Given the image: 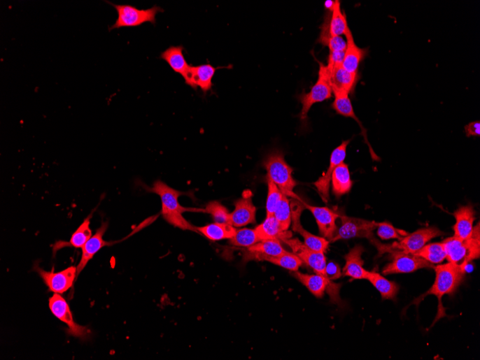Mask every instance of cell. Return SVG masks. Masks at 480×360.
Wrapping results in <instances>:
<instances>
[{
	"instance_id": "1",
	"label": "cell",
	"mask_w": 480,
	"mask_h": 360,
	"mask_svg": "<svg viewBox=\"0 0 480 360\" xmlns=\"http://www.w3.org/2000/svg\"><path fill=\"white\" fill-rule=\"evenodd\" d=\"M148 192L154 193L161 197L162 203V215L164 219L175 227L183 230L198 231L197 227L186 220L183 213L186 212L204 213V210L191 209L182 207L178 202V197L183 193L175 190L162 181H157L153 186L146 187Z\"/></svg>"
},
{
	"instance_id": "2",
	"label": "cell",
	"mask_w": 480,
	"mask_h": 360,
	"mask_svg": "<svg viewBox=\"0 0 480 360\" xmlns=\"http://www.w3.org/2000/svg\"><path fill=\"white\" fill-rule=\"evenodd\" d=\"M434 268L436 272L435 284L423 296L435 295L439 299L438 314L435 320V324L440 319L446 317V308L442 303L443 296L456 291L464 280L465 271L460 266L451 263L439 265L435 266Z\"/></svg>"
},
{
	"instance_id": "3",
	"label": "cell",
	"mask_w": 480,
	"mask_h": 360,
	"mask_svg": "<svg viewBox=\"0 0 480 360\" xmlns=\"http://www.w3.org/2000/svg\"><path fill=\"white\" fill-rule=\"evenodd\" d=\"M449 263L456 264L465 271L467 265L478 259L480 256L479 222L473 229V233L468 240L451 237L442 242Z\"/></svg>"
},
{
	"instance_id": "4",
	"label": "cell",
	"mask_w": 480,
	"mask_h": 360,
	"mask_svg": "<svg viewBox=\"0 0 480 360\" xmlns=\"http://www.w3.org/2000/svg\"><path fill=\"white\" fill-rule=\"evenodd\" d=\"M263 166L268 172V178L277 185L284 195L292 199L302 201L293 192L297 182L292 178V168L286 163L281 151L270 153L264 159Z\"/></svg>"
},
{
	"instance_id": "5",
	"label": "cell",
	"mask_w": 480,
	"mask_h": 360,
	"mask_svg": "<svg viewBox=\"0 0 480 360\" xmlns=\"http://www.w3.org/2000/svg\"><path fill=\"white\" fill-rule=\"evenodd\" d=\"M443 231L437 227H428L419 229L411 234H409L402 240L395 242L392 245H383L376 238L370 241L379 252V255L384 253H393L395 252H403L414 254L421 250L430 240L437 237L444 236Z\"/></svg>"
},
{
	"instance_id": "6",
	"label": "cell",
	"mask_w": 480,
	"mask_h": 360,
	"mask_svg": "<svg viewBox=\"0 0 480 360\" xmlns=\"http://www.w3.org/2000/svg\"><path fill=\"white\" fill-rule=\"evenodd\" d=\"M108 3L114 7L118 15L115 24L109 29L110 31L122 28L139 27L146 22L155 24L157 13L164 12L157 6L149 9L140 10L132 6Z\"/></svg>"
},
{
	"instance_id": "7",
	"label": "cell",
	"mask_w": 480,
	"mask_h": 360,
	"mask_svg": "<svg viewBox=\"0 0 480 360\" xmlns=\"http://www.w3.org/2000/svg\"><path fill=\"white\" fill-rule=\"evenodd\" d=\"M318 77L316 83L311 91L299 96L302 104L300 119L304 122L307 119L308 113L316 103L323 102L332 96V90L330 85L327 66L319 63Z\"/></svg>"
},
{
	"instance_id": "8",
	"label": "cell",
	"mask_w": 480,
	"mask_h": 360,
	"mask_svg": "<svg viewBox=\"0 0 480 360\" xmlns=\"http://www.w3.org/2000/svg\"><path fill=\"white\" fill-rule=\"evenodd\" d=\"M292 275L316 297L323 298L327 291L332 303L339 305L342 304V301L339 297L341 285L334 284L332 280L316 273L315 275L305 274L298 271L293 272Z\"/></svg>"
},
{
	"instance_id": "9",
	"label": "cell",
	"mask_w": 480,
	"mask_h": 360,
	"mask_svg": "<svg viewBox=\"0 0 480 360\" xmlns=\"http://www.w3.org/2000/svg\"><path fill=\"white\" fill-rule=\"evenodd\" d=\"M339 217L341 220V224L337 229L335 236L331 240L332 243L355 238H363L371 240L375 238L373 236V231L378 228V222L344 215Z\"/></svg>"
},
{
	"instance_id": "10",
	"label": "cell",
	"mask_w": 480,
	"mask_h": 360,
	"mask_svg": "<svg viewBox=\"0 0 480 360\" xmlns=\"http://www.w3.org/2000/svg\"><path fill=\"white\" fill-rule=\"evenodd\" d=\"M49 308L53 315L68 326L69 336L83 340L89 337L90 329L75 322L68 303L59 294L49 298Z\"/></svg>"
},
{
	"instance_id": "11",
	"label": "cell",
	"mask_w": 480,
	"mask_h": 360,
	"mask_svg": "<svg viewBox=\"0 0 480 360\" xmlns=\"http://www.w3.org/2000/svg\"><path fill=\"white\" fill-rule=\"evenodd\" d=\"M303 201L295 199L291 206L292 229L304 240V245L316 252L325 253L329 247L330 241L325 238L318 237L309 233L301 224V215L304 209Z\"/></svg>"
},
{
	"instance_id": "12",
	"label": "cell",
	"mask_w": 480,
	"mask_h": 360,
	"mask_svg": "<svg viewBox=\"0 0 480 360\" xmlns=\"http://www.w3.org/2000/svg\"><path fill=\"white\" fill-rule=\"evenodd\" d=\"M283 243L289 246L293 253L297 254L303 263L310 267L316 274L329 279L326 273L327 259L324 252L309 249L299 239L290 238L285 240Z\"/></svg>"
},
{
	"instance_id": "13",
	"label": "cell",
	"mask_w": 480,
	"mask_h": 360,
	"mask_svg": "<svg viewBox=\"0 0 480 360\" xmlns=\"http://www.w3.org/2000/svg\"><path fill=\"white\" fill-rule=\"evenodd\" d=\"M392 262L386 265L383 270L384 275L396 273H410L419 269L433 268L435 266L413 254L403 252H395L390 254Z\"/></svg>"
},
{
	"instance_id": "14",
	"label": "cell",
	"mask_w": 480,
	"mask_h": 360,
	"mask_svg": "<svg viewBox=\"0 0 480 360\" xmlns=\"http://www.w3.org/2000/svg\"><path fill=\"white\" fill-rule=\"evenodd\" d=\"M34 271L43 279L50 291L59 294L66 292L72 287L77 274V268L74 266H71L59 273H55L45 271L39 266H35Z\"/></svg>"
},
{
	"instance_id": "15",
	"label": "cell",
	"mask_w": 480,
	"mask_h": 360,
	"mask_svg": "<svg viewBox=\"0 0 480 360\" xmlns=\"http://www.w3.org/2000/svg\"><path fill=\"white\" fill-rule=\"evenodd\" d=\"M351 143V140L345 141L335 148L331 154L330 166L327 172L320 177L314 183V186L318 190L323 200L327 203L330 200V189L332 181V176L334 169L345 160L346 155V148Z\"/></svg>"
},
{
	"instance_id": "16",
	"label": "cell",
	"mask_w": 480,
	"mask_h": 360,
	"mask_svg": "<svg viewBox=\"0 0 480 360\" xmlns=\"http://www.w3.org/2000/svg\"><path fill=\"white\" fill-rule=\"evenodd\" d=\"M252 196L250 191H246L243 197L235 201L234 210L230 215V224L241 227L255 222L257 210Z\"/></svg>"
},
{
	"instance_id": "17",
	"label": "cell",
	"mask_w": 480,
	"mask_h": 360,
	"mask_svg": "<svg viewBox=\"0 0 480 360\" xmlns=\"http://www.w3.org/2000/svg\"><path fill=\"white\" fill-rule=\"evenodd\" d=\"M330 87L333 94L346 93L350 94L354 89L358 80V73L345 70L342 64L327 65Z\"/></svg>"
},
{
	"instance_id": "18",
	"label": "cell",
	"mask_w": 480,
	"mask_h": 360,
	"mask_svg": "<svg viewBox=\"0 0 480 360\" xmlns=\"http://www.w3.org/2000/svg\"><path fill=\"white\" fill-rule=\"evenodd\" d=\"M304 207L309 210L314 217L320 233L330 242L337 231L336 220L340 217L339 214L328 208H318L302 201Z\"/></svg>"
},
{
	"instance_id": "19",
	"label": "cell",
	"mask_w": 480,
	"mask_h": 360,
	"mask_svg": "<svg viewBox=\"0 0 480 360\" xmlns=\"http://www.w3.org/2000/svg\"><path fill=\"white\" fill-rule=\"evenodd\" d=\"M285 251L278 240H262L243 250V261H266L269 258L281 255Z\"/></svg>"
},
{
	"instance_id": "20",
	"label": "cell",
	"mask_w": 480,
	"mask_h": 360,
	"mask_svg": "<svg viewBox=\"0 0 480 360\" xmlns=\"http://www.w3.org/2000/svg\"><path fill=\"white\" fill-rule=\"evenodd\" d=\"M109 223L103 222L96 233L85 245L83 249V256L77 268L76 279L79 274L85 268L94 256L104 247L110 245V243L104 240L103 237L108 228Z\"/></svg>"
},
{
	"instance_id": "21",
	"label": "cell",
	"mask_w": 480,
	"mask_h": 360,
	"mask_svg": "<svg viewBox=\"0 0 480 360\" xmlns=\"http://www.w3.org/2000/svg\"><path fill=\"white\" fill-rule=\"evenodd\" d=\"M225 67H214L210 64H202L197 66H191L189 80L185 82L195 90L199 87L202 91L206 94L211 91L213 87L212 80L217 70Z\"/></svg>"
},
{
	"instance_id": "22",
	"label": "cell",
	"mask_w": 480,
	"mask_h": 360,
	"mask_svg": "<svg viewBox=\"0 0 480 360\" xmlns=\"http://www.w3.org/2000/svg\"><path fill=\"white\" fill-rule=\"evenodd\" d=\"M475 215L476 213L471 205L463 206L453 214L456 219V224L453 226L455 237L463 240L472 237Z\"/></svg>"
},
{
	"instance_id": "23",
	"label": "cell",
	"mask_w": 480,
	"mask_h": 360,
	"mask_svg": "<svg viewBox=\"0 0 480 360\" xmlns=\"http://www.w3.org/2000/svg\"><path fill=\"white\" fill-rule=\"evenodd\" d=\"M365 249L362 246L357 245L345 255L346 264L342 270L343 275L355 280H367L369 271L363 267L364 261L362 259V255Z\"/></svg>"
},
{
	"instance_id": "24",
	"label": "cell",
	"mask_w": 480,
	"mask_h": 360,
	"mask_svg": "<svg viewBox=\"0 0 480 360\" xmlns=\"http://www.w3.org/2000/svg\"><path fill=\"white\" fill-rule=\"evenodd\" d=\"M346 48L342 62V67L351 73H358V68L367 54V50L358 47L355 43L351 29L345 35Z\"/></svg>"
},
{
	"instance_id": "25",
	"label": "cell",
	"mask_w": 480,
	"mask_h": 360,
	"mask_svg": "<svg viewBox=\"0 0 480 360\" xmlns=\"http://www.w3.org/2000/svg\"><path fill=\"white\" fill-rule=\"evenodd\" d=\"M183 50L182 45H171L160 55V58L167 62L174 71L181 74L186 82L189 80L192 66L186 62Z\"/></svg>"
},
{
	"instance_id": "26",
	"label": "cell",
	"mask_w": 480,
	"mask_h": 360,
	"mask_svg": "<svg viewBox=\"0 0 480 360\" xmlns=\"http://www.w3.org/2000/svg\"><path fill=\"white\" fill-rule=\"evenodd\" d=\"M255 229L260 241L278 240L283 242L292 238L290 231H284L274 216L267 217Z\"/></svg>"
},
{
	"instance_id": "27",
	"label": "cell",
	"mask_w": 480,
	"mask_h": 360,
	"mask_svg": "<svg viewBox=\"0 0 480 360\" xmlns=\"http://www.w3.org/2000/svg\"><path fill=\"white\" fill-rule=\"evenodd\" d=\"M92 217V213L90 215L85 219L84 222L74 231L69 242H57L55 246H53V254H55L58 250L66 247H71L76 249L83 248L92 238V231L90 226Z\"/></svg>"
},
{
	"instance_id": "28",
	"label": "cell",
	"mask_w": 480,
	"mask_h": 360,
	"mask_svg": "<svg viewBox=\"0 0 480 360\" xmlns=\"http://www.w3.org/2000/svg\"><path fill=\"white\" fill-rule=\"evenodd\" d=\"M332 192L337 197H340L351 192L353 181L348 165L344 162L334 171L332 176Z\"/></svg>"
},
{
	"instance_id": "29",
	"label": "cell",
	"mask_w": 480,
	"mask_h": 360,
	"mask_svg": "<svg viewBox=\"0 0 480 360\" xmlns=\"http://www.w3.org/2000/svg\"><path fill=\"white\" fill-rule=\"evenodd\" d=\"M199 233L211 241L232 239L237 229L228 223H213L204 226L197 227Z\"/></svg>"
},
{
	"instance_id": "30",
	"label": "cell",
	"mask_w": 480,
	"mask_h": 360,
	"mask_svg": "<svg viewBox=\"0 0 480 360\" xmlns=\"http://www.w3.org/2000/svg\"><path fill=\"white\" fill-rule=\"evenodd\" d=\"M367 280L381 293L383 299H393L399 291V286L395 282L388 280L379 273L369 271Z\"/></svg>"
},
{
	"instance_id": "31",
	"label": "cell",
	"mask_w": 480,
	"mask_h": 360,
	"mask_svg": "<svg viewBox=\"0 0 480 360\" xmlns=\"http://www.w3.org/2000/svg\"><path fill=\"white\" fill-rule=\"evenodd\" d=\"M413 254L433 265L442 264L446 259V254L442 243L426 244Z\"/></svg>"
},
{
	"instance_id": "32",
	"label": "cell",
	"mask_w": 480,
	"mask_h": 360,
	"mask_svg": "<svg viewBox=\"0 0 480 360\" xmlns=\"http://www.w3.org/2000/svg\"><path fill=\"white\" fill-rule=\"evenodd\" d=\"M330 22V31L332 36H341L350 30L348 21L341 11L339 1H335Z\"/></svg>"
},
{
	"instance_id": "33",
	"label": "cell",
	"mask_w": 480,
	"mask_h": 360,
	"mask_svg": "<svg viewBox=\"0 0 480 360\" xmlns=\"http://www.w3.org/2000/svg\"><path fill=\"white\" fill-rule=\"evenodd\" d=\"M334 94V101L332 104V108L337 112V114L344 116L346 117H351L354 119L362 127V132L367 133L364 127L362 125L361 122L359 120L356 116L353 107L352 105L351 100L349 97L348 94L346 93H337ZM363 136V135H362Z\"/></svg>"
},
{
	"instance_id": "34",
	"label": "cell",
	"mask_w": 480,
	"mask_h": 360,
	"mask_svg": "<svg viewBox=\"0 0 480 360\" xmlns=\"http://www.w3.org/2000/svg\"><path fill=\"white\" fill-rule=\"evenodd\" d=\"M267 262L271 263L292 272L299 271L303 264V261L295 253L285 251L281 255L271 257L266 260Z\"/></svg>"
},
{
	"instance_id": "35",
	"label": "cell",
	"mask_w": 480,
	"mask_h": 360,
	"mask_svg": "<svg viewBox=\"0 0 480 360\" xmlns=\"http://www.w3.org/2000/svg\"><path fill=\"white\" fill-rule=\"evenodd\" d=\"M260 241L255 229L244 228L237 230L234 236L230 239V243L235 247L247 248Z\"/></svg>"
},
{
	"instance_id": "36",
	"label": "cell",
	"mask_w": 480,
	"mask_h": 360,
	"mask_svg": "<svg viewBox=\"0 0 480 360\" xmlns=\"http://www.w3.org/2000/svg\"><path fill=\"white\" fill-rule=\"evenodd\" d=\"M274 216L284 231H287L291 224V206L288 196L283 194L278 203Z\"/></svg>"
},
{
	"instance_id": "37",
	"label": "cell",
	"mask_w": 480,
	"mask_h": 360,
	"mask_svg": "<svg viewBox=\"0 0 480 360\" xmlns=\"http://www.w3.org/2000/svg\"><path fill=\"white\" fill-rule=\"evenodd\" d=\"M377 234L383 240L391 239L402 240L409 233L408 231L394 227L388 222H380L378 226Z\"/></svg>"
},
{
	"instance_id": "38",
	"label": "cell",
	"mask_w": 480,
	"mask_h": 360,
	"mask_svg": "<svg viewBox=\"0 0 480 360\" xmlns=\"http://www.w3.org/2000/svg\"><path fill=\"white\" fill-rule=\"evenodd\" d=\"M269 193L266 201L267 217L274 216L275 210L283 194L271 180L268 178Z\"/></svg>"
},
{
	"instance_id": "39",
	"label": "cell",
	"mask_w": 480,
	"mask_h": 360,
	"mask_svg": "<svg viewBox=\"0 0 480 360\" xmlns=\"http://www.w3.org/2000/svg\"><path fill=\"white\" fill-rule=\"evenodd\" d=\"M204 213L211 215L218 223H228L230 215L227 209L220 202L213 201L209 202L204 210Z\"/></svg>"
},
{
	"instance_id": "40",
	"label": "cell",
	"mask_w": 480,
	"mask_h": 360,
	"mask_svg": "<svg viewBox=\"0 0 480 360\" xmlns=\"http://www.w3.org/2000/svg\"><path fill=\"white\" fill-rule=\"evenodd\" d=\"M330 52H344L346 41L342 36H332L327 43Z\"/></svg>"
},
{
	"instance_id": "41",
	"label": "cell",
	"mask_w": 480,
	"mask_h": 360,
	"mask_svg": "<svg viewBox=\"0 0 480 360\" xmlns=\"http://www.w3.org/2000/svg\"><path fill=\"white\" fill-rule=\"evenodd\" d=\"M326 273L327 278L331 280H337L342 275L339 266L334 262L327 264Z\"/></svg>"
},
{
	"instance_id": "42",
	"label": "cell",
	"mask_w": 480,
	"mask_h": 360,
	"mask_svg": "<svg viewBox=\"0 0 480 360\" xmlns=\"http://www.w3.org/2000/svg\"><path fill=\"white\" fill-rule=\"evenodd\" d=\"M465 131L467 137L480 136L479 121L472 122L465 127Z\"/></svg>"
},
{
	"instance_id": "43",
	"label": "cell",
	"mask_w": 480,
	"mask_h": 360,
	"mask_svg": "<svg viewBox=\"0 0 480 360\" xmlns=\"http://www.w3.org/2000/svg\"><path fill=\"white\" fill-rule=\"evenodd\" d=\"M344 52H330L328 65L342 64Z\"/></svg>"
},
{
	"instance_id": "44",
	"label": "cell",
	"mask_w": 480,
	"mask_h": 360,
	"mask_svg": "<svg viewBox=\"0 0 480 360\" xmlns=\"http://www.w3.org/2000/svg\"><path fill=\"white\" fill-rule=\"evenodd\" d=\"M335 4V1H332V0H328V1L325 2V8L326 9L330 10L332 11L334 8Z\"/></svg>"
}]
</instances>
